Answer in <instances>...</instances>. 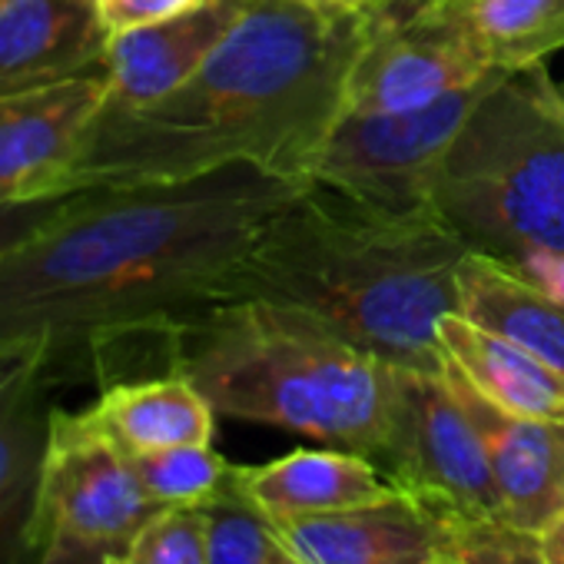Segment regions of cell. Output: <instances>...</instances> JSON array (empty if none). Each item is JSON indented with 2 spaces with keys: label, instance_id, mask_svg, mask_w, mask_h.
Here are the masks:
<instances>
[{
  "label": "cell",
  "instance_id": "1",
  "mask_svg": "<svg viewBox=\"0 0 564 564\" xmlns=\"http://www.w3.org/2000/svg\"><path fill=\"white\" fill-rule=\"evenodd\" d=\"M310 183L232 163L189 180L67 193L0 256V346H41L57 386L173 372L176 336L232 303L246 256Z\"/></svg>",
  "mask_w": 564,
  "mask_h": 564
},
{
  "label": "cell",
  "instance_id": "2",
  "mask_svg": "<svg viewBox=\"0 0 564 564\" xmlns=\"http://www.w3.org/2000/svg\"><path fill=\"white\" fill-rule=\"evenodd\" d=\"M366 31L369 8L323 14L296 0H252L176 90L100 110L67 193L189 180L232 163L310 180Z\"/></svg>",
  "mask_w": 564,
  "mask_h": 564
},
{
  "label": "cell",
  "instance_id": "3",
  "mask_svg": "<svg viewBox=\"0 0 564 564\" xmlns=\"http://www.w3.org/2000/svg\"><path fill=\"white\" fill-rule=\"evenodd\" d=\"M465 252L432 206L389 209L310 183L246 256L232 303L303 310L386 366L442 376L438 323L458 313Z\"/></svg>",
  "mask_w": 564,
  "mask_h": 564
},
{
  "label": "cell",
  "instance_id": "4",
  "mask_svg": "<svg viewBox=\"0 0 564 564\" xmlns=\"http://www.w3.org/2000/svg\"><path fill=\"white\" fill-rule=\"evenodd\" d=\"M173 372H183L216 415L310 435L379 468L402 419L405 369L272 300L223 303L189 323L176 336Z\"/></svg>",
  "mask_w": 564,
  "mask_h": 564
},
{
  "label": "cell",
  "instance_id": "5",
  "mask_svg": "<svg viewBox=\"0 0 564 564\" xmlns=\"http://www.w3.org/2000/svg\"><path fill=\"white\" fill-rule=\"evenodd\" d=\"M432 209L524 272L564 259V84L544 64L505 70L448 147Z\"/></svg>",
  "mask_w": 564,
  "mask_h": 564
},
{
  "label": "cell",
  "instance_id": "6",
  "mask_svg": "<svg viewBox=\"0 0 564 564\" xmlns=\"http://www.w3.org/2000/svg\"><path fill=\"white\" fill-rule=\"evenodd\" d=\"M501 74L491 70L415 110H343L306 176L389 209L432 206V183L448 147Z\"/></svg>",
  "mask_w": 564,
  "mask_h": 564
},
{
  "label": "cell",
  "instance_id": "7",
  "mask_svg": "<svg viewBox=\"0 0 564 564\" xmlns=\"http://www.w3.org/2000/svg\"><path fill=\"white\" fill-rule=\"evenodd\" d=\"M160 511L163 505L140 485L133 458L87 412L54 409L34 511L37 551L51 538H77L120 554Z\"/></svg>",
  "mask_w": 564,
  "mask_h": 564
},
{
  "label": "cell",
  "instance_id": "8",
  "mask_svg": "<svg viewBox=\"0 0 564 564\" xmlns=\"http://www.w3.org/2000/svg\"><path fill=\"white\" fill-rule=\"evenodd\" d=\"M491 70L452 0H372L343 110H415Z\"/></svg>",
  "mask_w": 564,
  "mask_h": 564
},
{
  "label": "cell",
  "instance_id": "9",
  "mask_svg": "<svg viewBox=\"0 0 564 564\" xmlns=\"http://www.w3.org/2000/svg\"><path fill=\"white\" fill-rule=\"evenodd\" d=\"M382 468L465 524H508L485 442L445 376L405 369L402 419Z\"/></svg>",
  "mask_w": 564,
  "mask_h": 564
},
{
  "label": "cell",
  "instance_id": "10",
  "mask_svg": "<svg viewBox=\"0 0 564 564\" xmlns=\"http://www.w3.org/2000/svg\"><path fill=\"white\" fill-rule=\"evenodd\" d=\"M272 531L300 564H432L462 557L468 524L399 488L356 508L279 521Z\"/></svg>",
  "mask_w": 564,
  "mask_h": 564
},
{
  "label": "cell",
  "instance_id": "11",
  "mask_svg": "<svg viewBox=\"0 0 564 564\" xmlns=\"http://www.w3.org/2000/svg\"><path fill=\"white\" fill-rule=\"evenodd\" d=\"M107 94V74H90L0 97V209L67 196V180Z\"/></svg>",
  "mask_w": 564,
  "mask_h": 564
},
{
  "label": "cell",
  "instance_id": "12",
  "mask_svg": "<svg viewBox=\"0 0 564 564\" xmlns=\"http://www.w3.org/2000/svg\"><path fill=\"white\" fill-rule=\"evenodd\" d=\"M54 369L41 346H0V564H37L34 511L54 415Z\"/></svg>",
  "mask_w": 564,
  "mask_h": 564
},
{
  "label": "cell",
  "instance_id": "13",
  "mask_svg": "<svg viewBox=\"0 0 564 564\" xmlns=\"http://www.w3.org/2000/svg\"><path fill=\"white\" fill-rule=\"evenodd\" d=\"M475 422L501 495L505 521L514 531L538 534L564 514V435L561 425L521 419L478 395L452 366L442 372Z\"/></svg>",
  "mask_w": 564,
  "mask_h": 564
},
{
  "label": "cell",
  "instance_id": "14",
  "mask_svg": "<svg viewBox=\"0 0 564 564\" xmlns=\"http://www.w3.org/2000/svg\"><path fill=\"white\" fill-rule=\"evenodd\" d=\"M110 34L90 0L0 4V97L107 74Z\"/></svg>",
  "mask_w": 564,
  "mask_h": 564
},
{
  "label": "cell",
  "instance_id": "15",
  "mask_svg": "<svg viewBox=\"0 0 564 564\" xmlns=\"http://www.w3.org/2000/svg\"><path fill=\"white\" fill-rule=\"evenodd\" d=\"M252 0H203L193 11L110 34L107 107H143L176 90L223 44Z\"/></svg>",
  "mask_w": 564,
  "mask_h": 564
},
{
  "label": "cell",
  "instance_id": "16",
  "mask_svg": "<svg viewBox=\"0 0 564 564\" xmlns=\"http://www.w3.org/2000/svg\"><path fill=\"white\" fill-rule=\"evenodd\" d=\"M232 488L269 521H296L379 501L402 485L346 448H300L265 465H232Z\"/></svg>",
  "mask_w": 564,
  "mask_h": 564
},
{
  "label": "cell",
  "instance_id": "17",
  "mask_svg": "<svg viewBox=\"0 0 564 564\" xmlns=\"http://www.w3.org/2000/svg\"><path fill=\"white\" fill-rule=\"evenodd\" d=\"M458 316L538 356L564 376V300L524 269L468 249L455 272Z\"/></svg>",
  "mask_w": 564,
  "mask_h": 564
},
{
  "label": "cell",
  "instance_id": "18",
  "mask_svg": "<svg viewBox=\"0 0 564 564\" xmlns=\"http://www.w3.org/2000/svg\"><path fill=\"white\" fill-rule=\"evenodd\" d=\"M84 412L127 455L209 445L216 419L209 399L183 372L110 382Z\"/></svg>",
  "mask_w": 564,
  "mask_h": 564
},
{
  "label": "cell",
  "instance_id": "19",
  "mask_svg": "<svg viewBox=\"0 0 564 564\" xmlns=\"http://www.w3.org/2000/svg\"><path fill=\"white\" fill-rule=\"evenodd\" d=\"M438 343L445 366H452L498 409L521 419L564 425V376H557L538 356L468 323L458 313L438 323Z\"/></svg>",
  "mask_w": 564,
  "mask_h": 564
},
{
  "label": "cell",
  "instance_id": "20",
  "mask_svg": "<svg viewBox=\"0 0 564 564\" xmlns=\"http://www.w3.org/2000/svg\"><path fill=\"white\" fill-rule=\"evenodd\" d=\"M452 8L495 70L544 64L564 47V0H452Z\"/></svg>",
  "mask_w": 564,
  "mask_h": 564
},
{
  "label": "cell",
  "instance_id": "21",
  "mask_svg": "<svg viewBox=\"0 0 564 564\" xmlns=\"http://www.w3.org/2000/svg\"><path fill=\"white\" fill-rule=\"evenodd\" d=\"M147 495L163 505H209L232 481V465L213 445H176L130 455Z\"/></svg>",
  "mask_w": 564,
  "mask_h": 564
},
{
  "label": "cell",
  "instance_id": "22",
  "mask_svg": "<svg viewBox=\"0 0 564 564\" xmlns=\"http://www.w3.org/2000/svg\"><path fill=\"white\" fill-rule=\"evenodd\" d=\"M117 557L120 564H209V508H163Z\"/></svg>",
  "mask_w": 564,
  "mask_h": 564
},
{
  "label": "cell",
  "instance_id": "23",
  "mask_svg": "<svg viewBox=\"0 0 564 564\" xmlns=\"http://www.w3.org/2000/svg\"><path fill=\"white\" fill-rule=\"evenodd\" d=\"M209 564H272L279 538L272 524L232 488L209 505Z\"/></svg>",
  "mask_w": 564,
  "mask_h": 564
},
{
  "label": "cell",
  "instance_id": "24",
  "mask_svg": "<svg viewBox=\"0 0 564 564\" xmlns=\"http://www.w3.org/2000/svg\"><path fill=\"white\" fill-rule=\"evenodd\" d=\"M462 564H547L538 534L508 524H468Z\"/></svg>",
  "mask_w": 564,
  "mask_h": 564
},
{
  "label": "cell",
  "instance_id": "25",
  "mask_svg": "<svg viewBox=\"0 0 564 564\" xmlns=\"http://www.w3.org/2000/svg\"><path fill=\"white\" fill-rule=\"evenodd\" d=\"M203 0H97V14L107 34H123L137 28H150L170 18L193 11Z\"/></svg>",
  "mask_w": 564,
  "mask_h": 564
},
{
  "label": "cell",
  "instance_id": "26",
  "mask_svg": "<svg viewBox=\"0 0 564 564\" xmlns=\"http://www.w3.org/2000/svg\"><path fill=\"white\" fill-rule=\"evenodd\" d=\"M64 203V196L54 199H37V203H24V206H8L0 209V256H4L11 246H18L21 239H28L34 229H41L57 206Z\"/></svg>",
  "mask_w": 564,
  "mask_h": 564
},
{
  "label": "cell",
  "instance_id": "27",
  "mask_svg": "<svg viewBox=\"0 0 564 564\" xmlns=\"http://www.w3.org/2000/svg\"><path fill=\"white\" fill-rule=\"evenodd\" d=\"M113 551L77 541V538H51L41 547L37 564H110Z\"/></svg>",
  "mask_w": 564,
  "mask_h": 564
},
{
  "label": "cell",
  "instance_id": "28",
  "mask_svg": "<svg viewBox=\"0 0 564 564\" xmlns=\"http://www.w3.org/2000/svg\"><path fill=\"white\" fill-rule=\"evenodd\" d=\"M538 544L547 564H564V514H557L547 528L538 531Z\"/></svg>",
  "mask_w": 564,
  "mask_h": 564
},
{
  "label": "cell",
  "instance_id": "29",
  "mask_svg": "<svg viewBox=\"0 0 564 564\" xmlns=\"http://www.w3.org/2000/svg\"><path fill=\"white\" fill-rule=\"evenodd\" d=\"M296 4H306L323 14H356V11H366L372 0H296Z\"/></svg>",
  "mask_w": 564,
  "mask_h": 564
},
{
  "label": "cell",
  "instance_id": "30",
  "mask_svg": "<svg viewBox=\"0 0 564 564\" xmlns=\"http://www.w3.org/2000/svg\"><path fill=\"white\" fill-rule=\"evenodd\" d=\"M272 564H300L286 547H282V541H279V547H275V557H272Z\"/></svg>",
  "mask_w": 564,
  "mask_h": 564
},
{
  "label": "cell",
  "instance_id": "31",
  "mask_svg": "<svg viewBox=\"0 0 564 564\" xmlns=\"http://www.w3.org/2000/svg\"><path fill=\"white\" fill-rule=\"evenodd\" d=\"M432 564H462V557H452V561H432Z\"/></svg>",
  "mask_w": 564,
  "mask_h": 564
},
{
  "label": "cell",
  "instance_id": "32",
  "mask_svg": "<svg viewBox=\"0 0 564 564\" xmlns=\"http://www.w3.org/2000/svg\"><path fill=\"white\" fill-rule=\"evenodd\" d=\"M110 564H120V557H117V554H113V561H110Z\"/></svg>",
  "mask_w": 564,
  "mask_h": 564
},
{
  "label": "cell",
  "instance_id": "33",
  "mask_svg": "<svg viewBox=\"0 0 564 564\" xmlns=\"http://www.w3.org/2000/svg\"><path fill=\"white\" fill-rule=\"evenodd\" d=\"M561 435H564V425H561Z\"/></svg>",
  "mask_w": 564,
  "mask_h": 564
},
{
  "label": "cell",
  "instance_id": "34",
  "mask_svg": "<svg viewBox=\"0 0 564 564\" xmlns=\"http://www.w3.org/2000/svg\"><path fill=\"white\" fill-rule=\"evenodd\" d=\"M90 4H97V0H90Z\"/></svg>",
  "mask_w": 564,
  "mask_h": 564
},
{
  "label": "cell",
  "instance_id": "35",
  "mask_svg": "<svg viewBox=\"0 0 564 564\" xmlns=\"http://www.w3.org/2000/svg\"><path fill=\"white\" fill-rule=\"evenodd\" d=\"M0 4H4V0H0Z\"/></svg>",
  "mask_w": 564,
  "mask_h": 564
}]
</instances>
